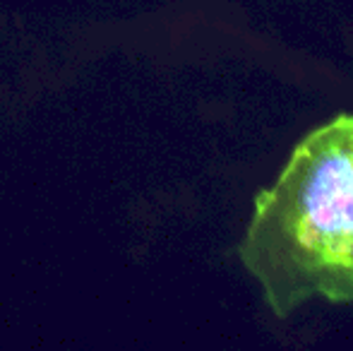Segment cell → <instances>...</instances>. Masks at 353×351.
<instances>
[{
    "instance_id": "obj_1",
    "label": "cell",
    "mask_w": 353,
    "mask_h": 351,
    "mask_svg": "<svg viewBox=\"0 0 353 351\" xmlns=\"http://www.w3.org/2000/svg\"><path fill=\"white\" fill-rule=\"evenodd\" d=\"M238 258L276 318L310 301L353 303V113L293 147L255 195Z\"/></svg>"
}]
</instances>
